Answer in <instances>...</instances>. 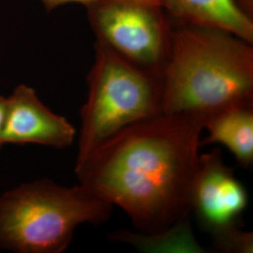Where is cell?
Wrapping results in <instances>:
<instances>
[{
  "label": "cell",
  "mask_w": 253,
  "mask_h": 253,
  "mask_svg": "<svg viewBox=\"0 0 253 253\" xmlns=\"http://www.w3.org/2000/svg\"><path fill=\"white\" fill-rule=\"evenodd\" d=\"M203 122L162 114L126 126L75 164L85 187L121 208L137 231L156 233L190 218Z\"/></svg>",
  "instance_id": "obj_1"
},
{
  "label": "cell",
  "mask_w": 253,
  "mask_h": 253,
  "mask_svg": "<svg viewBox=\"0 0 253 253\" xmlns=\"http://www.w3.org/2000/svg\"><path fill=\"white\" fill-rule=\"evenodd\" d=\"M163 114L204 121L228 109L253 106V47L215 27L172 25L162 73Z\"/></svg>",
  "instance_id": "obj_2"
},
{
  "label": "cell",
  "mask_w": 253,
  "mask_h": 253,
  "mask_svg": "<svg viewBox=\"0 0 253 253\" xmlns=\"http://www.w3.org/2000/svg\"><path fill=\"white\" fill-rule=\"evenodd\" d=\"M113 206L79 184L26 183L0 197V249L17 253H61L83 223L99 225Z\"/></svg>",
  "instance_id": "obj_3"
},
{
  "label": "cell",
  "mask_w": 253,
  "mask_h": 253,
  "mask_svg": "<svg viewBox=\"0 0 253 253\" xmlns=\"http://www.w3.org/2000/svg\"><path fill=\"white\" fill-rule=\"evenodd\" d=\"M94 47L76 164L126 126L163 114L162 74L136 66L100 42Z\"/></svg>",
  "instance_id": "obj_4"
},
{
  "label": "cell",
  "mask_w": 253,
  "mask_h": 253,
  "mask_svg": "<svg viewBox=\"0 0 253 253\" xmlns=\"http://www.w3.org/2000/svg\"><path fill=\"white\" fill-rule=\"evenodd\" d=\"M85 8L97 42L136 66L162 74L171 50L172 24L157 2L97 0Z\"/></svg>",
  "instance_id": "obj_5"
},
{
  "label": "cell",
  "mask_w": 253,
  "mask_h": 253,
  "mask_svg": "<svg viewBox=\"0 0 253 253\" xmlns=\"http://www.w3.org/2000/svg\"><path fill=\"white\" fill-rule=\"evenodd\" d=\"M249 203L243 184L233 168L223 162L215 147L199 156L192 183L190 207L202 227L211 235L229 227L241 225V217Z\"/></svg>",
  "instance_id": "obj_6"
},
{
  "label": "cell",
  "mask_w": 253,
  "mask_h": 253,
  "mask_svg": "<svg viewBox=\"0 0 253 253\" xmlns=\"http://www.w3.org/2000/svg\"><path fill=\"white\" fill-rule=\"evenodd\" d=\"M6 99L4 145H40L56 149L73 145L74 126L44 105L32 87L18 85Z\"/></svg>",
  "instance_id": "obj_7"
},
{
  "label": "cell",
  "mask_w": 253,
  "mask_h": 253,
  "mask_svg": "<svg viewBox=\"0 0 253 253\" xmlns=\"http://www.w3.org/2000/svg\"><path fill=\"white\" fill-rule=\"evenodd\" d=\"M172 25L215 27L253 44V20L235 0H157Z\"/></svg>",
  "instance_id": "obj_8"
},
{
  "label": "cell",
  "mask_w": 253,
  "mask_h": 253,
  "mask_svg": "<svg viewBox=\"0 0 253 253\" xmlns=\"http://www.w3.org/2000/svg\"><path fill=\"white\" fill-rule=\"evenodd\" d=\"M208 136L200 146L224 145L237 163L250 168L253 163V106L228 109L207 118L203 123Z\"/></svg>",
  "instance_id": "obj_9"
},
{
  "label": "cell",
  "mask_w": 253,
  "mask_h": 253,
  "mask_svg": "<svg viewBox=\"0 0 253 253\" xmlns=\"http://www.w3.org/2000/svg\"><path fill=\"white\" fill-rule=\"evenodd\" d=\"M109 238L132 245L146 253H207L193 235L190 218L156 233L119 230L110 234Z\"/></svg>",
  "instance_id": "obj_10"
},
{
  "label": "cell",
  "mask_w": 253,
  "mask_h": 253,
  "mask_svg": "<svg viewBox=\"0 0 253 253\" xmlns=\"http://www.w3.org/2000/svg\"><path fill=\"white\" fill-rule=\"evenodd\" d=\"M213 250L217 253H253V234L241 225L229 227L213 234Z\"/></svg>",
  "instance_id": "obj_11"
},
{
  "label": "cell",
  "mask_w": 253,
  "mask_h": 253,
  "mask_svg": "<svg viewBox=\"0 0 253 253\" xmlns=\"http://www.w3.org/2000/svg\"><path fill=\"white\" fill-rule=\"evenodd\" d=\"M40 1L44 5L46 9L51 10V9H56L59 6H63L65 4H71V3H79L84 6H87L88 4L97 0H40ZM149 1H155V0H149Z\"/></svg>",
  "instance_id": "obj_12"
},
{
  "label": "cell",
  "mask_w": 253,
  "mask_h": 253,
  "mask_svg": "<svg viewBox=\"0 0 253 253\" xmlns=\"http://www.w3.org/2000/svg\"><path fill=\"white\" fill-rule=\"evenodd\" d=\"M235 2L238 9L253 20V0H235Z\"/></svg>",
  "instance_id": "obj_13"
},
{
  "label": "cell",
  "mask_w": 253,
  "mask_h": 253,
  "mask_svg": "<svg viewBox=\"0 0 253 253\" xmlns=\"http://www.w3.org/2000/svg\"><path fill=\"white\" fill-rule=\"evenodd\" d=\"M6 101L7 99L0 96V149L4 146L3 142V126H4V119H5V112H6Z\"/></svg>",
  "instance_id": "obj_14"
}]
</instances>
